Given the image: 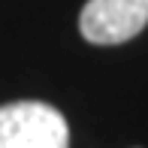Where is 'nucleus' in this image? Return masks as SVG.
I'll return each mask as SVG.
<instances>
[{
	"label": "nucleus",
	"mask_w": 148,
	"mask_h": 148,
	"mask_svg": "<svg viewBox=\"0 0 148 148\" xmlns=\"http://www.w3.org/2000/svg\"><path fill=\"white\" fill-rule=\"evenodd\" d=\"M0 148H70L66 118L39 100L0 106Z\"/></svg>",
	"instance_id": "obj_1"
},
{
	"label": "nucleus",
	"mask_w": 148,
	"mask_h": 148,
	"mask_svg": "<svg viewBox=\"0 0 148 148\" xmlns=\"http://www.w3.org/2000/svg\"><path fill=\"white\" fill-rule=\"evenodd\" d=\"M148 24V0H88L79 12V30L94 45H121Z\"/></svg>",
	"instance_id": "obj_2"
}]
</instances>
